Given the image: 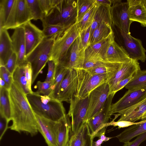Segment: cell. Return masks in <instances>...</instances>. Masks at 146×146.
I'll use <instances>...</instances> for the list:
<instances>
[{
	"mask_svg": "<svg viewBox=\"0 0 146 146\" xmlns=\"http://www.w3.org/2000/svg\"><path fill=\"white\" fill-rule=\"evenodd\" d=\"M9 93L12 124L9 128L19 133H29L31 136L36 135L38 132L37 121L26 95L19 84L13 81Z\"/></svg>",
	"mask_w": 146,
	"mask_h": 146,
	"instance_id": "6da1fadb",
	"label": "cell"
},
{
	"mask_svg": "<svg viewBox=\"0 0 146 146\" xmlns=\"http://www.w3.org/2000/svg\"><path fill=\"white\" fill-rule=\"evenodd\" d=\"M28 101L35 114L49 120L57 121L66 115L62 102L48 96L35 92L26 95Z\"/></svg>",
	"mask_w": 146,
	"mask_h": 146,
	"instance_id": "7a4b0ae2",
	"label": "cell"
},
{
	"mask_svg": "<svg viewBox=\"0 0 146 146\" xmlns=\"http://www.w3.org/2000/svg\"><path fill=\"white\" fill-rule=\"evenodd\" d=\"M77 10L76 1L59 0L42 21V26L56 25L68 28L76 23Z\"/></svg>",
	"mask_w": 146,
	"mask_h": 146,
	"instance_id": "3957f363",
	"label": "cell"
},
{
	"mask_svg": "<svg viewBox=\"0 0 146 146\" xmlns=\"http://www.w3.org/2000/svg\"><path fill=\"white\" fill-rule=\"evenodd\" d=\"M56 36L44 38L26 57L32 72V85L41 71L50 59Z\"/></svg>",
	"mask_w": 146,
	"mask_h": 146,
	"instance_id": "277c9868",
	"label": "cell"
},
{
	"mask_svg": "<svg viewBox=\"0 0 146 146\" xmlns=\"http://www.w3.org/2000/svg\"><path fill=\"white\" fill-rule=\"evenodd\" d=\"M80 35L76 23L67 28L61 34L56 36L50 59L57 65L61 63L66 57L69 49Z\"/></svg>",
	"mask_w": 146,
	"mask_h": 146,
	"instance_id": "5b68a950",
	"label": "cell"
},
{
	"mask_svg": "<svg viewBox=\"0 0 146 146\" xmlns=\"http://www.w3.org/2000/svg\"><path fill=\"white\" fill-rule=\"evenodd\" d=\"M76 71L77 84L75 96L80 99L88 97L94 90L108 82L112 77L111 75L107 74H93L83 69Z\"/></svg>",
	"mask_w": 146,
	"mask_h": 146,
	"instance_id": "8992f818",
	"label": "cell"
},
{
	"mask_svg": "<svg viewBox=\"0 0 146 146\" xmlns=\"http://www.w3.org/2000/svg\"><path fill=\"white\" fill-rule=\"evenodd\" d=\"M108 82L98 86L88 96V104L84 122H87L96 115L103 107L110 95Z\"/></svg>",
	"mask_w": 146,
	"mask_h": 146,
	"instance_id": "52a82bcc",
	"label": "cell"
},
{
	"mask_svg": "<svg viewBox=\"0 0 146 146\" xmlns=\"http://www.w3.org/2000/svg\"><path fill=\"white\" fill-rule=\"evenodd\" d=\"M88 100V96L81 99L75 96L69 101L70 105L68 114L71 118L72 135L75 134L84 122Z\"/></svg>",
	"mask_w": 146,
	"mask_h": 146,
	"instance_id": "ba28073f",
	"label": "cell"
},
{
	"mask_svg": "<svg viewBox=\"0 0 146 146\" xmlns=\"http://www.w3.org/2000/svg\"><path fill=\"white\" fill-rule=\"evenodd\" d=\"M146 97V88L128 90L115 103L112 104L110 113L112 115L119 113L140 102Z\"/></svg>",
	"mask_w": 146,
	"mask_h": 146,
	"instance_id": "9c48e42d",
	"label": "cell"
},
{
	"mask_svg": "<svg viewBox=\"0 0 146 146\" xmlns=\"http://www.w3.org/2000/svg\"><path fill=\"white\" fill-rule=\"evenodd\" d=\"M70 48V53L68 54L66 58L57 65L76 70L83 69L86 48L81 45L79 37L74 41Z\"/></svg>",
	"mask_w": 146,
	"mask_h": 146,
	"instance_id": "30bf717a",
	"label": "cell"
},
{
	"mask_svg": "<svg viewBox=\"0 0 146 146\" xmlns=\"http://www.w3.org/2000/svg\"><path fill=\"white\" fill-rule=\"evenodd\" d=\"M127 2H121L113 5L110 11L112 24L120 30L131 34L130 28L132 22L130 20Z\"/></svg>",
	"mask_w": 146,
	"mask_h": 146,
	"instance_id": "8fae6325",
	"label": "cell"
},
{
	"mask_svg": "<svg viewBox=\"0 0 146 146\" xmlns=\"http://www.w3.org/2000/svg\"><path fill=\"white\" fill-rule=\"evenodd\" d=\"M124 44V48L131 59L139 60L143 62L146 60V50L141 41L123 31L120 30Z\"/></svg>",
	"mask_w": 146,
	"mask_h": 146,
	"instance_id": "7c38bea8",
	"label": "cell"
},
{
	"mask_svg": "<svg viewBox=\"0 0 146 146\" xmlns=\"http://www.w3.org/2000/svg\"><path fill=\"white\" fill-rule=\"evenodd\" d=\"M115 94L113 93L110 94L101 110L87 122L93 138L95 135L101 129L102 126L109 122V119L112 115L110 111Z\"/></svg>",
	"mask_w": 146,
	"mask_h": 146,
	"instance_id": "4fadbf2b",
	"label": "cell"
},
{
	"mask_svg": "<svg viewBox=\"0 0 146 146\" xmlns=\"http://www.w3.org/2000/svg\"><path fill=\"white\" fill-rule=\"evenodd\" d=\"M141 70L139 63L136 60L131 59L129 62L122 63L119 70L108 82L110 94H112L114 88L119 82L134 76Z\"/></svg>",
	"mask_w": 146,
	"mask_h": 146,
	"instance_id": "5bb4252c",
	"label": "cell"
},
{
	"mask_svg": "<svg viewBox=\"0 0 146 146\" xmlns=\"http://www.w3.org/2000/svg\"><path fill=\"white\" fill-rule=\"evenodd\" d=\"M77 84L76 70L68 69L60 86L58 100L61 102L69 101L75 96Z\"/></svg>",
	"mask_w": 146,
	"mask_h": 146,
	"instance_id": "9a60e30c",
	"label": "cell"
},
{
	"mask_svg": "<svg viewBox=\"0 0 146 146\" xmlns=\"http://www.w3.org/2000/svg\"><path fill=\"white\" fill-rule=\"evenodd\" d=\"M13 52L17 56V66H22L27 63L26 56V44L23 26L15 29L11 37Z\"/></svg>",
	"mask_w": 146,
	"mask_h": 146,
	"instance_id": "2e32d148",
	"label": "cell"
},
{
	"mask_svg": "<svg viewBox=\"0 0 146 146\" xmlns=\"http://www.w3.org/2000/svg\"><path fill=\"white\" fill-rule=\"evenodd\" d=\"M26 44V56H28L44 39L41 30L31 21L23 25Z\"/></svg>",
	"mask_w": 146,
	"mask_h": 146,
	"instance_id": "e0dca14e",
	"label": "cell"
},
{
	"mask_svg": "<svg viewBox=\"0 0 146 146\" xmlns=\"http://www.w3.org/2000/svg\"><path fill=\"white\" fill-rule=\"evenodd\" d=\"M114 38L113 32L106 38L90 44L85 49V60L93 57L104 59L108 49L111 43L115 40Z\"/></svg>",
	"mask_w": 146,
	"mask_h": 146,
	"instance_id": "ac0fdd59",
	"label": "cell"
},
{
	"mask_svg": "<svg viewBox=\"0 0 146 146\" xmlns=\"http://www.w3.org/2000/svg\"><path fill=\"white\" fill-rule=\"evenodd\" d=\"M35 114L37 122L38 130L44 137L48 146H56L54 129L55 121Z\"/></svg>",
	"mask_w": 146,
	"mask_h": 146,
	"instance_id": "d6986e66",
	"label": "cell"
},
{
	"mask_svg": "<svg viewBox=\"0 0 146 146\" xmlns=\"http://www.w3.org/2000/svg\"><path fill=\"white\" fill-rule=\"evenodd\" d=\"M70 117L67 114L54 125L56 146H63L72 135Z\"/></svg>",
	"mask_w": 146,
	"mask_h": 146,
	"instance_id": "ffe728a7",
	"label": "cell"
},
{
	"mask_svg": "<svg viewBox=\"0 0 146 146\" xmlns=\"http://www.w3.org/2000/svg\"><path fill=\"white\" fill-rule=\"evenodd\" d=\"M120 117L118 121L132 122L145 118L146 115V97L133 106L118 113Z\"/></svg>",
	"mask_w": 146,
	"mask_h": 146,
	"instance_id": "44dd1931",
	"label": "cell"
},
{
	"mask_svg": "<svg viewBox=\"0 0 146 146\" xmlns=\"http://www.w3.org/2000/svg\"><path fill=\"white\" fill-rule=\"evenodd\" d=\"M129 19L146 27V8L143 0H127Z\"/></svg>",
	"mask_w": 146,
	"mask_h": 146,
	"instance_id": "7402d4cb",
	"label": "cell"
},
{
	"mask_svg": "<svg viewBox=\"0 0 146 146\" xmlns=\"http://www.w3.org/2000/svg\"><path fill=\"white\" fill-rule=\"evenodd\" d=\"M131 59L124 47L119 46L115 40L110 44L104 58L108 62L121 63L128 62Z\"/></svg>",
	"mask_w": 146,
	"mask_h": 146,
	"instance_id": "603a6c76",
	"label": "cell"
},
{
	"mask_svg": "<svg viewBox=\"0 0 146 146\" xmlns=\"http://www.w3.org/2000/svg\"><path fill=\"white\" fill-rule=\"evenodd\" d=\"M12 40L7 30H0V65L4 66L13 52Z\"/></svg>",
	"mask_w": 146,
	"mask_h": 146,
	"instance_id": "cb8c5ba5",
	"label": "cell"
},
{
	"mask_svg": "<svg viewBox=\"0 0 146 146\" xmlns=\"http://www.w3.org/2000/svg\"><path fill=\"white\" fill-rule=\"evenodd\" d=\"M33 19L26 0H16L15 29Z\"/></svg>",
	"mask_w": 146,
	"mask_h": 146,
	"instance_id": "d4e9b609",
	"label": "cell"
},
{
	"mask_svg": "<svg viewBox=\"0 0 146 146\" xmlns=\"http://www.w3.org/2000/svg\"><path fill=\"white\" fill-rule=\"evenodd\" d=\"M146 132V119L132 125L116 136L119 141L124 143L129 142L133 138Z\"/></svg>",
	"mask_w": 146,
	"mask_h": 146,
	"instance_id": "484cf974",
	"label": "cell"
},
{
	"mask_svg": "<svg viewBox=\"0 0 146 146\" xmlns=\"http://www.w3.org/2000/svg\"><path fill=\"white\" fill-rule=\"evenodd\" d=\"M111 7L98 4L94 20L91 27L90 39L95 29L102 22H106L111 26L113 25L111 14Z\"/></svg>",
	"mask_w": 146,
	"mask_h": 146,
	"instance_id": "4316f807",
	"label": "cell"
},
{
	"mask_svg": "<svg viewBox=\"0 0 146 146\" xmlns=\"http://www.w3.org/2000/svg\"><path fill=\"white\" fill-rule=\"evenodd\" d=\"M122 64L104 60L95 66L86 70L93 74H107L113 76L120 68Z\"/></svg>",
	"mask_w": 146,
	"mask_h": 146,
	"instance_id": "83f0119b",
	"label": "cell"
},
{
	"mask_svg": "<svg viewBox=\"0 0 146 146\" xmlns=\"http://www.w3.org/2000/svg\"><path fill=\"white\" fill-rule=\"evenodd\" d=\"M0 115L9 121L11 120V110L9 90L0 87Z\"/></svg>",
	"mask_w": 146,
	"mask_h": 146,
	"instance_id": "f1b7e54d",
	"label": "cell"
},
{
	"mask_svg": "<svg viewBox=\"0 0 146 146\" xmlns=\"http://www.w3.org/2000/svg\"><path fill=\"white\" fill-rule=\"evenodd\" d=\"M113 32L111 25L106 22H102L94 31L90 39V44L106 38Z\"/></svg>",
	"mask_w": 146,
	"mask_h": 146,
	"instance_id": "f546056e",
	"label": "cell"
},
{
	"mask_svg": "<svg viewBox=\"0 0 146 146\" xmlns=\"http://www.w3.org/2000/svg\"><path fill=\"white\" fill-rule=\"evenodd\" d=\"M90 133L87 122H84L79 130L71 136L69 146H82Z\"/></svg>",
	"mask_w": 146,
	"mask_h": 146,
	"instance_id": "4dcf8cb0",
	"label": "cell"
},
{
	"mask_svg": "<svg viewBox=\"0 0 146 146\" xmlns=\"http://www.w3.org/2000/svg\"><path fill=\"white\" fill-rule=\"evenodd\" d=\"M68 69L59 65H57L52 90L49 96L58 100L60 86Z\"/></svg>",
	"mask_w": 146,
	"mask_h": 146,
	"instance_id": "1f68e13d",
	"label": "cell"
},
{
	"mask_svg": "<svg viewBox=\"0 0 146 146\" xmlns=\"http://www.w3.org/2000/svg\"><path fill=\"white\" fill-rule=\"evenodd\" d=\"M25 66H17L12 74V76L13 81L18 83L25 94L27 95L31 93L27 86L25 76Z\"/></svg>",
	"mask_w": 146,
	"mask_h": 146,
	"instance_id": "d6a6232c",
	"label": "cell"
},
{
	"mask_svg": "<svg viewBox=\"0 0 146 146\" xmlns=\"http://www.w3.org/2000/svg\"><path fill=\"white\" fill-rule=\"evenodd\" d=\"M125 87L130 90L146 88V70L138 71Z\"/></svg>",
	"mask_w": 146,
	"mask_h": 146,
	"instance_id": "836d02e7",
	"label": "cell"
},
{
	"mask_svg": "<svg viewBox=\"0 0 146 146\" xmlns=\"http://www.w3.org/2000/svg\"><path fill=\"white\" fill-rule=\"evenodd\" d=\"M15 0H0V30L4 27Z\"/></svg>",
	"mask_w": 146,
	"mask_h": 146,
	"instance_id": "e575fe53",
	"label": "cell"
},
{
	"mask_svg": "<svg viewBox=\"0 0 146 146\" xmlns=\"http://www.w3.org/2000/svg\"><path fill=\"white\" fill-rule=\"evenodd\" d=\"M98 5V4L95 1V4L90 9L81 20L78 23H76L80 34L84 30L91 27Z\"/></svg>",
	"mask_w": 146,
	"mask_h": 146,
	"instance_id": "d590c367",
	"label": "cell"
},
{
	"mask_svg": "<svg viewBox=\"0 0 146 146\" xmlns=\"http://www.w3.org/2000/svg\"><path fill=\"white\" fill-rule=\"evenodd\" d=\"M77 16L75 23L80 22L90 9L95 4V0H77Z\"/></svg>",
	"mask_w": 146,
	"mask_h": 146,
	"instance_id": "8d00e7d4",
	"label": "cell"
},
{
	"mask_svg": "<svg viewBox=\"0 0 146 146\" xmlns=\"http://www.w3.org/2000/svg\"><path fill=\"white\" fill-rule=\"evenodd\" d=\"M42 30L44 38H48L56 36L62 34L68 28L64 26L49 25L43 26Z\"/></svg>",
	"mask_w": 146,
	"mask_h": 146,
	"instance_id": "74e56055",
	"label": "cell"
},
{
	"mask_svg": "<svg viewBox=\"0 0 146 146\" xmlns=\"http://www.w3.org/2000/svg\"><path fill=\"white\" fill-rule=\"evenodd\" d=\"M33 19L41 21L45 17L40 7L38 0H26Z\"/></svg>",
	"mask_w": 146,
	"mask_h": 146,
	"instance_id": "f35d334b",
	"label": "cell"
},
{
	"mask_svg": "<svg viewBox=\"0 0 146 146\" xmlns=\"http://www.w3.org/2000/svg\"><path fill=\"white\" fill-rule=\"evenodd\" d=\"M53 83V81L41 82L38 81L35 86L37 90L35 92L38 94L48 96L52 91Z\"/></svg>",
	"mask_w": 146,
	"mask_h": 146,
	"instance_id": "ab89813d",
	"label": "cell"
},
{
	"mask_svg": "<svg viewBox=\"0 0 146 146\" xmlns=\"http://www.w3.org/2000/svg\"><path fill=\"white\" fill-rule=\"evenodd\" d=\"M38 1L41 9L45 17L56 5L59 0H38Z\"/></svg>",
	"mask_w": 146,
	"mask_h": 146,
	"instance_id": "60d3db41",
	"label": "cell"
},
{
	"mask_svg": "<svg viewBox=\"0 0 146 146\" xmlns=\"http://www.w3.org/2000/svg\"><path fill=\"white\" fill-rule=\"evenodd\" d=\"M48 71L45 81H53L54 80L57 64L54 60L50 59L48 61Z\"/></svg>",
	"mask_w": 146,
	"mask_h": 146,
	"instance_id": "b9f144b4",
	"label": "cell"
},
{
	"mask_svg": "<svg viewBox=\"0 0 146 146\" xmlns=\"http://www.w3.org/2000/svg\"><path fill=\"white\" fill-rule=\"evenodd\" d=\"M0 78L5 82L10 89L13 82L12 74L4 66H0Z\"/></svg>",
	"mask_w": 146,
	"mask_h": 146,
	"instance_id": "7bdbcfd3",
	"label": "cell"
},
{
	"mask_svg": "<svg viewBox=\"0 0 146 146\" xmlns=\"http://www.w3.org/2000/svg\"><path fill=\"white\" fill-rule=\"evenodd\" d=\"M90 31L91 27L82 32L79 36L81 45L86 49L90 44Z\"/></svg>",
	"mask_w": 146,
	"mask_h": 146,
	"instance_id": "ee69618b",
	"label": "cell"
},
{
	"mask_svg": "<svg viewBox=\"0 0 146 146\" xmlns=\"http://www.w3.org/2000/svg\"><path fill=\"white\" fill-rule=\"evenodd\" d=\"M139 122H132L118 120L117 121H115L113 120L104 125L102 127L101 129L104 127H107L110 126H113L114 127L117 126L119 128H124L137 124Z\"/></svg>",
	"mask_w": 146,
	"mask_h": 146,
	"instance_id": "f6af8a7d",
	"label": "cell"
},
{
	"mask_svg": "<svg viewBox=\"0 0 146 146\" xmlns=\"http://www.w3.org/2000/svg\"><path fill=\"white\" fill-rule=\"evenodd\" d=\"M17 56L16 54L13 52L11 56L4 66L12 74L16 67Z\"/></svg>",
	"mask_w": 146,
	"mask_h": 146,
	"instance_id": "bcb514c9",
	"label": "cell"
},
{
	"mask_svg": "<svg viewBox=\"0 0 146 146\" xmlns=\"http://www.w3.org/2000/svg\"><path fill=\"white\" fill-rule=\"evenodd\" d=\"M25 76L28 88L31 93L33 92L31 89L32 72L31 64L28 63L25 66Z\"/></svg>",
	"mask_w": 146,
	"mask_h": 146,
	"instance_id": "7dc6e473",
	"label": "cell"
},
{
	"mask_svg": "<svg viewBox=\"0 0 146 146\" xmlns=\"http://www.w3.org/2000/svg\"><path fill=\"white\" fill-rule=\"evenodd\" d=\"M146 140V132L138 136L133 141L124 143L123 146H139Z\"/></svg>",
	"mask_w": 146,
	"mask_h": 146,
	"instance_id": "c3c4849f",
	"label": "cell"
},
{
	"mask_svg": "<svg viewBox=\"0 0 146 146\" xmlns=\"http://www.w3.org/2000/svg\"><path fill=\"white\" fill-rule=\"evenodd\" d=\"M0 139L1 140L6 131L9 128V122L5 117L0 115Z\"/></svg>",
	"mask_w": 146,
	"mask_h": 146,
	"instance_id": "681fc988",
	"label": "cell"
},
{
	"mask_svg": "<svg viewBox=\"0 0 146 146\" xmlns=\"http://www.w3.org/2000/svg\"><path fill=\"white\" fill-rule=\"evenodd\" d=\"M134 76H131L119 82L114 88L112 93L115 94L117 92L125 87L133 79Z\"/></svg>",
	"mask_w": 146,
	"mask_h": 146,
	"instance_id": "f907efd6",
	"label": "cell"
},
{
	"mask_svg": "<svg viewBox=\"0 0 146 146\" xmlns=\"http://www.w3.org/2000/svg\"><path fill=\"white\" fill-rule=\"evenodd\" d=\"M106 127H104L97 132L94 136L93 138L97 137L103 142L107 141L112 138V137H107L105 135Z\"/></svg>",
	"mask_w": 146,
	"mask_h": 146,
	"instance_id": "816d5d0a",
	"label": "cell"
},
{
	"mask_svg": "<svg viewBox=\"0 0 146 146\" xmlns=\"http://www.w3.org/2000/svg\"><path fill=\"white\" fill-rule=\"evenodd\" d=\"M93 139L90 133L88 135L86 139L82 146H92Z\"/></svg>",
	"mask_w": 146,
	"mask_h": 146,
	"instance_id": "f5cc1de1",
	"label": "cell"
},
{
	"mask_svg": "<svg viewBox=\"0 0 146 146\" xmlns=\"http://www.w3.org/2000/svg\"><path fill=\"white\" fill-rule=\"evenodd\" d=\"M96 2L99 5L111 7L112 5L111 0H95Z\"/></svg>",
	"mask_w": 146,
	"mask_h": 146,
	"instance_id": "db71d44e",
	"label": "cell"
},
{
	"mask_svg": "<svg viewBox=\"0 0 146 146\" xmlns=\"http://www.w3.org/2000/svg\"><path fill=\"white\" fill-rule=\"evenodd\" d=\"M0 87L3 88L8 90L9 88L7 84L1 78H0Z\"/></svg>",
	"mask_w": 146,
	"mask_h": 146,
	"instance_id": "11a10c76",
	"label": "cell"
},
{
	"mask_svg": "<svg viewBox=\"0 0 146 146\" xmlns=\"http://www.w3.org/2000/svg\"><path fill=\"white\" fill-rule=\"evenodd\" d=\"M103 142L102 141L99 139L96 141H93L92 146H101V144Z\"/></svg>",
	"mask_w": 146,
	"mask_h": 146,
	"instance_id": "9f6ffc18",
	"label": "cell"
},
{
	"mask_svg": "<svg viewBox=\"0 0 146 146\" xmlns=\"http://www.w3.org/2000/svg\"><path fill=\"white\" fill-rule=\"evenodd\" d=\"M70 137L67 140L63 146H69V142Z\"/></svg>",
	"mask_w": 146,
	"mask_h": 146,
	"instance_id": "6f0895ef",
	"label": "cell"
},
{
	"mask_svg": "<svg viewBox=\"0 0 146 146\" xmlns=\"http://www.w3.org/2000/svg\"><path fill=\"white\" fill-rule=\"evenodd\" d=\"M143 2L144 3L145 6L146 8V0H143Z\"/></svg>",
	"mask_w": 146,
	"mask_h": 146,
	"instance_id": "680465c9",
	"label": "cell"
},
{
	"mask_svg": "<svg viewBox=\"0 0 146 146\" xmlns=\"http://www.w3.org/2000/svg\"><path fill=\"white\" fill-rule=\"evenodd\" d=\"M146 119V116H145V118L144 119Z\"/></svg>",
	"mask_w": 146,
	"mask_h": 146,
	"instance_id": "91938a15",
	"label": "cell"
}]
</instances>
